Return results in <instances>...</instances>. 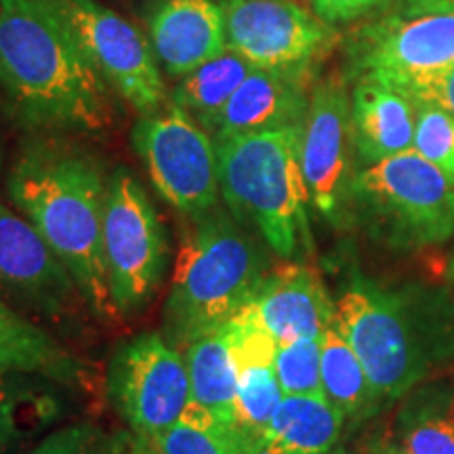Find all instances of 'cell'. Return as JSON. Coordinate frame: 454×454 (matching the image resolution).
<instances>
[{
  "label": "cell",
  "instance_id": "1",
  "mask_svg": "<svg viewBox=\"0 0 454 454\" xmlns=\"http://www.w3.org/2000/svg\"><path fill=\"white\" fill-rule=\"evenodd\" d=\"M0 95L24 127L104 135L110 87L57 0H0Z\"/></svg>",
  "mask_w": 454,
  "mask_h": 454
},
{
  "label": "cell",
  "instance_id": "2",
  "mask_svg": "<svg viewBox=\"0 0 454 454\" xmlns=\"http://www.w3.org/2000/svg\"><path fill=\"white\" fill-rule=\"evenodd\" d=\"M7 192L90 309L104 320L116 317L104 263L107 179L99 162L74 145L38 141L15 160Z\"/></svg>",
  "mask_w": 454,
  "mask_h": 454
},
{
  "label": "cell",
  "instance_id": "3",
  "mask_svg": "<svg viewBox=\"0 0 454 454\" xmlns=\"http://www.w3.org/2000/svg\"><path fill=\"white\" fill-rule=\"evenodd\" d=\"M263 259L234 215L221 207L192 219L164 305V337L175 348L234 320L263 280Z\"/></svg>",
  "mask_w": 454,
  "mask_h": 454
},
{
  "label": "cell",
  "instance_id": "4",
  "mask_svg": "<svg viewBox=\"0 0 454 454\" xmlns=\"http://www.w3.org/2000/svg\"><path fill=\"white\" fill-rule=\"evenodd\" d=\"M301 127L215 141L221 196L284 259L311 248L309 196L301 170Z\"/></svg>",
  "mask_w": 454,
  "mask_h": 454
},
{
  "label": "cell",
  "instance_id": "5",
  "mask_svg": "<svg viewBox=\"0 0 454 454\" xmlns=\"http://www.w3.org/2000/svg\"><path fill=\"white\" fill-rule=\"evenodd\" d=\"M334 322L360 357L379 400H397L425 381L442 354L429 322L402 297L351 282L334 301Z\"/></svg>",
  "mask_w": 454,
  "mask_h": 454
},
{
  "label": "cell",
  "instance_id": "6",
  "mask_svg": "<svg viewBox=\"0 0 454 454\" xmlns=\"http://www.w3.org/2000/svg\"><path fill=\"white\" fill-rule=\"evenodd\" d=\"M348 207L395 248L435 247L454 236V181L417 152L354 173Z\"/></svg>",
  "mask_w": 454,
  "mask_h": 454
},
{
  "label": "cell",
  "instance_id": "7",
  "mask_svg": "<svg viewBox=\"0 0 454 454\" xmlns=\"http://www.w3.org/2000/svg\"><path fill=\"white\" fill-rule=\"evenodd\" d=\"M104 263L116 316L139 311L160 288L168 268V240L150 196L130 170L107 177Z\"/></svg>",
  "mask_w": 454,
  "mask_h": 454
},
{
  "label": "cell",
  "instance_id": "8",
  "mask_svg": "<svg viewBox=\"0 0 454 454\" xmlns=\"http://www.w3.org/2000/svg\"><path fill=\"white\" fill-rule=\"evenodd\" d=\"M133 144L156 192L175 211L196 219L219 207V162L215 141L184 107L144 116Z\"/></svg>",
  "mask_w": 454,
  "mask_h": 454
},
{
  "label": "cell",
  "instance_id": "9",
  "mask_svg": "<svg viewBox=\"0 0 454 454\" xmlns=\"http://www.w3.org/2000/svg\"><path fill=\"white\" fill-rule=\"evenodd\" d=\"M107 395L133 434L154 440L192 404L184 351L158 333L127 340L107 368Z\"/></svg>",
  "mask_w": 454,
  "mask_h": 454
},
{
  "label": "cell",
  "instance_id": "10",
  "mask_svg": "<svg viewBox=\"0 0 454 454\" xmlns=\"http://www.w3.org/2000/svg\"><path fill=\"white\" fill-rule=\"evenodd\" d=\"M454 64V7L404 0V7L364 27L349 49L356 78L397 82Z\"/></svg>",
  "mask_w": 454,
  "mask_h": 454
},
{
  "label": "cell",
  "instance_id": "11",
  "mask_svg": "<svg viewBox=\"0 0 454 454\" xmlns=\"http://www.w3.org/2000/svg\"><path fill=\"white\" fill-rule=\"evenodd\" d=\"M99 76L141 116L160 112L164 82L154 49L137 27L98 0H57Z\"/></svg>",
  "mask_w": 454,
  "mask_h": 454
},
{
  "label": "cell",
  "instance_id": "12",
  "mask_svg": "<svg viewBox=\"0 0 454 454\" xmlns=\"http://www.w3.org/2000/svg\"><path fill=\"white\" fill-rule=\"evenodd\" d=\"M227 49L257 70L309 72L333 43L325 21L293 0H225Z\"/></svg>",
  "mask_w": 454,
  "mask_h": 454
},
{
  "label": "cell",
  "instance_id": "13",
  "mask_svg": "<svg viewBox=\"0 0 454 454\" xmlns=\"http://www.w3.org/2000/svg\"><path fill=\"white\" fill-rule=\"evenodd\" d=\"M351 99L340 78H326L309 95L301 129V170L309 207L328 221L348 208L351 184Z\"/></svg>",
  "mask_w": 454,
  "mask_h": 454
},
{
  "label": "cell",
  "instance_id": "14",
  "mask_svg": "<svg viewBox=\"0 0 454 454\" xmlns=\"http://www.w3.org/2000/svg\"><path fill=\"white\" fill-rule=\"evenodd\" d=\"M0 293L57 316L78 294L72 276L36 227L0 204Z\"/></svg>",
  "mask_w": 454,
  "mask_h": 454
},
{
  "label": "cell",
  "instance_id": "15",
  "mask_svg": "<svg viewBox=\"0 0 454 454\" xmlns=\"http://www.w3.org/2000/svg\"><path fill=\"white\" fill-rule=\"evenodd\" d=\"M240 314L282 345L320 337L334 317V301L314 270L291 263L265 274Z\"/></svg>",
  "mask_w": 454,
  "mask_h": 454
},
{
  "label": "cell",
  "instance_id": "16",
  "mask_svg": "<svg viewBox=\"0 0 454 454\" xmlns=\"http://www.w3.org/2000/svg\"><path fill=\"white\" fill-rule=\"evenodd\" d=\"M309 72L254 70L231 95L208 129L215 141L238 135L301 127L309 107Z\"/></svg>",
  "mask_w": 454,
  "mask_h": 454
},
{
  "label": "cell",
  "instance_id": "17",
  "mask_svg": "<svg viewBox=\"0 0 454 454\" xmlns=\"http://www.w3.org/2000/svg\"><path fill=\"white\" fill-rule=\"evenodd\" d=\"M150 44L170 76L198 70L227 49L219 3L160 0L150 15Z\"/></svg>",
  "mask_w": 454,
  "mask_h": 454
},
{
  "label": "cell",
  "instance_id": "18",
  "mask_svg": "<svg viewBox=\"0 0 454 454\" xmlns=\"http://www.w3.org/2000/svg\"><path fill=\"white\" fill-rule=\"evenodd\" d=\"M417 106L387 82L357 78L351 93V139L364 167L412 152Z\"/></svg>",
  "mask_w": 454,
  "mask_h": 454
},
{
  "label": "cell",
  "instance_id": "19",
  "mask_svg": "<svg viewBox=\"0 0 454 454\" xmlns=\"http://www.w3.org/2000/svg\"><path fill=\"white\" fill-rule=\"evenodd\" d=\"M227 333L238 371L236 427L253 444L284 397L274 371L276 343L242 314L227 322Z\"/></svg>",
  "mask_w": 454,
  "mask_h": 454
},
{
  "label": "cell",
  "instance_id": "20",
  "mask_svg": "<svg viewBox=\"0 0 454 454\" xmlns=\"http://www.w3.org/2000/svg\"><path fill=\"white\" fill-rule=\"evenodd\" d=\"M345 417L325 395H284L274 417L253 440V454H328Z\"/></svg>",
  "mask_w": 454,
  "mask_h": 454
},
{
  "label": "cell",
  "instance_id": "21",
  "mask_svg": "<svg viewBox=\"0 0 454 454\" xmlns=\"http://www.w3.org/2000/svg\"><path fill=\"white\" fill-rule=\"evenodd\" d=\"M181 351L190 374L192 402L236 427L238 371L227 325L194 339Z\"/></svg>",
  "mask_w": 454,
  "mask_h": 454
},
{
  "label": "cell",
  "instance_id": "22",
  "mask_svg": "<svg viewBox=\"0 0 454 454\" xmlns=\"http://www.w3.org/2000/svg\"><path fill=\"white\" fill-rule=\"evenodd\" d=\"M395 435L406 454H454V383L423 381L402 395Z\"/></svg>",
  "mask_w": 454,
  "mask_h": 454
},
{
  "label": "cell",
  "instance_id": "23",
  "mask_svg": "<svg viewBox=\"0 0 454 454\" xmlns=\"http://www.w3.org/2000/svg\"><path fill=\"white\" fill-rule=\"evenodd\" d=\"M0 374H43L55 381H76L81 362L0 299Z\"/></svg>",
  "mask_w": 454,
  "mask_h": 454
},
{
  "label": "cell",
  "instance_id": "24",
  "mask_svg": "<svg viewBox=\"0 0 454 454\" xmlns=\"http://www.w3.org/2000/svg\"><path fill=\"white\" fill-rule=\"evenodd\" d=\"M322 394L348 419L368 417L381 404L360 357L340 334L337 322L322 333Z\"/></svg>",
  "mask_w": 454,
  "mask_h": 454
},
{
  "label": "cell",
  "instance_id": "25",
  "mask_svg": "<svg viewBox=\"0 0 454 454\" xmlns=\"http://www.w3.org/2000/svg\"><path fill=\"white\" fill-rule=\"evenodd\" d=\"M253 70L254 67L236 51L225 49L219 57L184 76L173 93V104L184 107L190 116H196L202 129L208 130Z\"/></svg>",
  "mask_w": 454,
  "mask_h": 454
},
{
  "label": "cell",
  "instance_id": "26",
  "mask_svg": "<svg viewBox=\"0 0 454 454\" xmlns=\"http://www.w3.org/2000/svg\"><path fill=\"white\" fill-rule=\"evenodd\" d=\"M160 454H253L234 425H227L192 402L173 427L150 440Z\"/></svg>",
  "mask_w": 454,
  "mask_h": 454
},
{
  "label": "cell",
  "instance_id": "27",
  "mask_svg": "<svg viewBox=\"0 0 454 454\" xmlns=\"http://www.w3.org/2000/svg\"><path fill=\"white\" fill-rule=\"evenodd\" d=\"M322 334L276 345L274 371L284 395L322 394Z\"/></svg>",
  "mask_w": 454,
  "mask_h": 454
},
{
  "label": "cell",
  "instance_id": "28",
  "mask_svg": "<svg viewBox=\"0 0 454 454\" xmlns=\"http://www.w3.org/2000/svg\"><path fill=\"white\" fill-rule=\"evenodd\" d=\"M417 106L412 152L454 181V116L435 106Z\"/></svg>",
  "mask_w": 454,
  "mask_h": 454
},
{
  "label": "cell",
  "instance_id": "29",
  "mask_svg": "<svg viewBox=\"0 0 454 454\" xmlns=\"http://www.w3.org/2000/svg\"><path fill=\"white\" fill-rule=\"evenodd\" d=\"M43 400L15 383L9 374H0V452L9 450L41 419Z\"/></svg>",
  "mask_w": 454,
  "mask_h": 454
},
{
  "label": "cell",
  "instance_id": "30",
  "mask_svg": "<svg viewBox=\"0 0 454 454\" xmlns=\"http://www.w3.org/2000/svg\"><path fill=\"white\" fill-rule=\"evenodd\" d=\"M402 93H406L414 104L435 106L454 116V64L440 72L421 74L406 81L387 82Z\"/></svg>",
  "mask_w": 454,
  "mask_h": 454
},
{
  "label": "cell",
  "instance_id": "31",
  "mask_svg": "<svg viewBox=\"0 0 454 454\" xmlns=\"http://www.w3.org/2000/svg\"><path fill=\"white\" fill-rule=\"evenodd\" d=\"M385 4V0H311L317 20L326 26H339L368 15L371 11Z\"/></svg>",
  "mask_w": 454,
  "mask_h": 454
},
{
  "label": "cell",
  "instance_id": "32",
  "mask_svg": "<svg viewBox=\"0 0 454 454\" xmlns=\"http://www.w3.org/2000/svg\"><path fill=\"white\" fill-rule=\"evenodd\" d=\"M89 434L82 427H66L51 434L30 454H87Z\"/></svg>",
  "mask_w": 454,
  "mask_h": 454
},
{
  "label": "cell",
  "instance_id": "33",
  "mask_svg": "<svg viewBox=\"0 0 454 454\" xmlns=\"http://www.w3.org/2000/svg\"><path fill=\"white\" fill-rule=\"evenodd\" d=\"M107 454H160L150 440L141 438L137 434H122L114 440V444Z\"/></svg>",
  "mask_w": 454,
  "mask_h": 454
},
{
  "label": "cell",
  "instance_id": "34",
  "mask_svg": "<svg viewBox=\"0 0 454 454\" xmlns=\"http://www.w3.org/2000/svg\"><path fill=\"white\" fill-rule=\"evenodd\" d=\"M381 454H406V452H404V450H402V448H400V446L391 444V446H387V448H385V450H383Z\"/></svg>",
  "mask_w": 454,
  "mask_h": 454
},
{
  "label": "cell",
  "instance_id": "35",
  "mask_svg": "<svg viewBox=\"0 0 454 454\" xmlns=\"http://www.w3.org/2000/svg\"><path fill=\"white\" fill-rule=\"evenodd\" d=\"M434 3H442V4H450V7H454V0H434Z\"/></svg>",
  "mask_w": 454,
  "mask_h": 454
},
{
  "label": "cell",
  "instance_id": "36",
  "mask_svg": "<svg viewBox=\"0 0 454 454\" xmlns=\"http://www.w3.org/2000/svg\"><path fill=\"white\" fill-rule=\"evenodd\" d=\"M328 454H349V452H345V450H340V448H339V450H331V452H328Z\"/></svg>",
  "mask_w": 454,
  "mask_h": 454
},
{
  "label": "cell",
  "instance_id": "37",
  "mask_svg": "<svg viewBox=\"0 0 454 454\" xmlns=\"http://www.w3.org/2000/svg\"><path fill=\"white\" fill-rule=\"evenodd\" d=\"M0 164H3V147H0Z\"/></svg>",
  "mask_w": 454,
  "mask_h": 454
},
{
  "label": "cell",
  "instance_id": "38",
  "mask_svg": "<svg viewBox=\"0 0 454 454\" xmlns=\"http://www.w3.org/2000/svg\"><path fill=\"white\" fill-rule=\"evenodd\" d=\"M450 271H452V278H454V261H452V268H450Z\"/></svg>",
  "mask_w": 454,
  "mask_h": 454
},
{
  "label": "cell",
  "instance_id": "39",
  "mask_svg": "<svg viewBox=\"0 0 454 454\" xmlns=\"http://www.w3.org/2000/svg\"><path fill=\"white\" fill-rule=\"evenodd\" d=\"M221 3H225V0H219V4H221Z\"/></svg>",
  "mask_w": 454,
  "mask_h": 454
}]
</instances>
